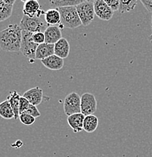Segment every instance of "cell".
<instances>
[{
  "label": "cell",
  "mask_w": 152,
  "mask_h": 157,
  "mask_svg": "<svg viewBox=\"0 0 152 157\" xmlns=\"http://www.w3.org/2000/svg\"><path fill=\"white\" fill-rule=\"evenodd\" d=\"M42 64L46 68L51 70H59L64 67V59H62L57 55H53L49 58L41 60Z\"/></svg>",
  "instance_id": "9a60e30c"
},
{
  "label": "cell",
  "mask_w": 152,
  "mask_h": 157,
  "mask_svg": "<svg viewBox=\"0 0 152 157\" xmlns=\"http://www.w3.org/2000/svg\"><path fill=\"white\" fill-rule=\"evenodd\" d=\"M44 19L49 26H58L61 24V14L58 9H50L45 11Z\"/></svg>",
  "instance_id": "e0dca14e"
},
{
  "label": "cell",
  "mask_w": 152,
  "mask_h": 157,
  "mask_svg": "<svg viewBox=\"0 0 152 157\" xmlns=\"http://www.w3.org/2000/svg\"><path fill=\"white\" fill-rule=\"evenodd\" d=\"M14 3L15 0H0V22L11 17Z\"/></svg>",
  "instance_id": "5bb4252c"
},
{
  "label": "cell",
  "mask_w": 152,
  "mask_h": 157,
  "mask_svg": "<svg viewBox=\"0 0 152 157\" xmlns=\"http://www.w3.org/2000/svg\"><path fill=\"white\" fill-rule=\"evenodd\" d=\"M151 29H152V15H151ZM148 39H149V41H150V42H151V43H152V33L151 34V35H150V36L148 37Z\"/></svg>",
  "instance_id": "f1b7e54d"
},
{
  "label": "cell",
  "mask_w": 152,
  "mask_h": 157,
  "mask_svg": "<svg viewBox=\"0 0 152 157\" xmlns=\"http://www.w3.org/2000/svg\"><path fill=\"white\" fill-rule=\"evenodd\" d=\"M85 116L80 113L73 114L68 117V123L74 133H79L83 130V122H84Z\"/></svg>",
  "instance_id": "7c38bea8"
},
{
  "label": "cell",
  "mask_w": 152,
  "mask_h": 157,
  "mask_svg": "<svg viewBox=\"0 0 152 157\" xmlns=\"http://www.w3.org/2000/svg\"><path fill=\"white\" fill-rule=\"evenodd\" d=\"M32 36L33 33H31L22 30V39H21L20 52L24 57L33 60L36 59V52L38 45L33 42Z\"/></svg>",
  "instance_id": "277c9868"
},
{
  "label": "cell",
  "mask_w": 152,
  "mask_h": 157,
  "mask_svg": "<svg viewBox=\"0 0 152 157\" xmlns=\"http://www.w3.org/2000/svg\"><path fill=\"white\" fill-rule=\"evenodd\" d=\"M24 113H25L29 114V115L32 116V117H33L34 118L40 117L41 116L40 112L39 111V109H37V107H36V106L31 105V104H30L29 107L27 108V109Z\"/></svg>",
  "instance_id": "d4e9b609"
},
{
  "label": "cell",
  "mask_w": 152,
  "mask_h": 157,
  "mask_svg": "<svg viewBox=\"0 0 152 157\" xmlns=\"http://www.w3.org/2000/svg\"><path fill=\"white\" fill-rule=\"evenodd\" d=\"M78 15L80 19L82 25L88 26L93 21L95 17V9L93 2L83 1L76 6Z\"/></svg>",
  "instance_id": "5b68a950"
},
{
  "label": "cell",
  "mask_w": 152,
  "mask_h": 157,
  "mask_svg": "<svg viewBox=\"0 0 152 157\" xmlns=\"http://www.w3.org/2000/svg\"><path fill=\"white\" fill-rule=\"evenodd\" d=\"M137 3L138 2L136 0H128V1L120 0V7H119L118 11L122 14L131 11L135 9Z\"/></svg>",
  "instance_id": "7402d4cb"
},
{
  "label": "cell",
  "mask_w": 152,
  "mask_h": 157,
  "mask_svg": "<svg viewBox=\"0 0 152 157\" xmlns=\"http://www.w3.org/2000/svg\"><path fill=\"white\" fill-rule=\"evenodd\" d=\"M58 9L61 14V24L63 27L75 29L82 25L76 6L59 8Z\"/></svg>",
  "instance_id": "7a4b0ae2"
},
{
  "label": "cell",
  "mask_w": 152,
  "mask_h": 157,
  "mask_svg": "<svg viewBox=\"0 0 152 157\" xmlns=\"http://www.w3.org/2000/svg\"><path fill=\"white\" fill-rule=\"evenodd\" d=\"M141 2L145 9L152 13V0H141Z\"/></svg>",
  "instance_id": "83f0119b"
},
{
  "label": "cell",
  "mask_w": 152,
  "mask_h": 157,
  "mask_svg": "<svg viewBox=\"0 0 152 157\" xmlns=\"http://www.w3.org/2000/svg\"><path fill=\"white\" fill-rule=\"evenodd\" d=\"M23 97L25 98L31 105H40L43 98V91L40 87H34L27 90L24 93Z\"/></svg>",
  "instance_id": "30bf717a"
},
{
  "label": "cell",
  "mask_w": 152,
  "mask_h": 157,
  "mask_svg": "<svg viewBox=\"0 0 152 157\" xmlns=\"http://www.w3.org/2000/svg\"><path fill=\"white\" fill-rule=\"evenodd\" d=\"M20 27L22 30L27 31L31 33H44L49 27L45 20H42L41 17H30L24 15L20 22Z\"/></svg>",
  "instance_id": "3957f363"
},
{
  "label": "cell",
  "mask_w": 152,
  "mask_h": 157,
  "mask_svg": "<svg viewBox=\"0 0 152 157\" xmlns=\"http://www.w3.org/2000/svg\"><path fill=\"white\" fill-rule=\"evenodd\" d=\"M53 55H55V45L45 42L39 45L37 47L36 52V59L42 60Z\"/></svg>",
  "instance_id": "4fadbf2b"
},
{
  "label": "cell",
  "mask_w": 152,
  "mask_h": 157,
  "mask_svg": "<svg viewBox=\"0 0 152 157\" xmlns=\"http://www.w3.org/2000/svg\"><path fill=\"white\" fill-rule=\"evenodd\" d=\"M22 29L18 24H11L0 32V48L5 52L21 51Z\"/></svg>",
  "instance_id": "6da1fadb"
},
{
  "label": "cell",
  "mask_w": 152,
  "mask_h": 157,
  "mask_svg": "<svg viewBox=\"0 0 152 157\" xmlns=\"http://www.w3.org/2000/svg\"><path fill=\"white\" fill-rule=\"evenodd\" d=\"M24 2V5L23 8L24 15L30 17H41L42 14H45V12L40 9V5L37 0H28Z\"/></svg>",
  "instance_id": "9c48e42d"
},
{
  "label": "cell",
  "mask_w": 152,
  "mask_h": 157,
  "mask_svg": "<svg viewBox=\"0 0 152 157\" xmlns=\"http://www.w3.org/2000/svg\"><path fill=\"white\" fill-rule=\"evenodd\" d=\"M30 104L29 103V101L25 98L21 96L20 100V107H19V114H21L25 112L27 109V108L29 107Z\"/></svg>",
  "instance_id": "484cf974"
},
{
  "label": "cell",
  "mask_w": 152,
  "mask_h": 157,
  "mask_svg": "<svg viewBox=\"0 0 152 157\" xmlns=\"http://www.w3.org/2000/svg\"><path fill=\"white\" fill-rule=\"evenodd\" d=\"M64 110L68 117L81 113V97L76 92H71L64 101Z\"/></svg>",
  "instance_id": "8992f818"
},
{
  "label": "cell",
  "mask_w": 152,
  "mask_h": 157,
  "mask_svg": "<svg viewBox=\"0 0 152 157\" xmlns=\"http://www.w3.org/2000/svg\"><path fill=\"white\" fill-rule=\"evenodd\" d=\"M70 53V44L65 38L60 39L55 44V55L62 59L68 58Z\"/></svg>",
  "instance_id": "2e32d148"
},
{
  "label": "cell",
  "mask_w": 152,
  "mask_h": 157,
  "mask_svg": "<svg viewBox=\"0 0 152 157\" xmlns=\"http://www.w3.org/2000/svg\"><path fill=\"white\" fill-rule=\"evenodd\" d=\"M0 117L5 119H14V113L8 100L0 103Z\"/></svg>",
  "instance_id": "ffe728a7"
},
{
  "label": "cell",
  "mask_w": 152,
  "mask_h": 157,
  "mask_svg": "<svg viewBox=\"0 0 152 157\" xmlns=\"http://www.w3.org/2000/svg\"><path fill=\"white\" fill-rule=\"evenodd\" d=\"M106 4L110 7L113 11H116L119 10L120 7V0H104Z\"/></svg>",
  "instance_id": "4316f807"
},
{
  "label": "cell",
  "mask_w": 152,
  "mask_h": 157,
  "mask_svg": "<svg viewBox=\"0 0 152 157\" xmlns=\"http://www.w3.org/2000/svg\"><path fill=\"white\" fill-rule=\"evenodd\" d=\"M19 119H20L21 123H23L25 125H31L35 122L36 118H34L32 116L29 114L23 113L19 115Z\"/></svg>",
  "instance_id": "603a6c76"
},
{
  "label": "cell",
  "mask_w": 152,
  "mask_h": 157,
  "mask_svg": "<svg viewBox=\"0 0 152 157\" xmlns=\"http://www.w3.org/2000/svg\"><path fill=\"white\" fill-rule=\"evenodd\" d=\"M95 14L102 21H110L114 15V11L106 4L104 0L93 1Z\"/></svg>",
  "instance_id": "ba28073f"
},
{
  "label": "cell",
  "mask_w": 152,
  "mask_h": 157,
  "mask_svg": "<svg viewBox=\"0 0 152 157\" xmlns=\"http://www.w3.org/2000/svg\"><path fill=\"white\" fill-rule=\"evenodd\" d=\"M44 34L45 43L55 45L62 39L61 28L58 26H49L44 32Z\"/></svg>",
  "instance_id": "8fae6325"
},
{
  "label": "cell",
  "mask_w": 152,
  "mask_h": 157,
  "mask_svg": "<svg viewBox=\"0 0 152 157\" xmlns=\"http://www.w3.org/2000/svg\"><path fill=\"white\" fill-rule=\"evenodd\" d=\"M21 96L16 91H13L8 96L7 100L10 103L11 107L12 108L14 113V119H18L19 118V107H20V100Z\"/></svg>",
  "instance_id": "ac0fdd59"
},
{
  "label": "cell",
  "mask_w": 152,
  "mask_h": 157,
  "mask_svg": "<svg viewBox=\"0 0 152 157\" xmlns=\"http://www.w3.org/2000/svg\"><path fill=\"white\" fill-rule=\"evenodd\" d=\"M32 40L34 43L37 44L38 45L42 43H45V34H44V33L42 32L33 33Z\"/></svg>",
  "instance_id": "cb8c5ba5"
},
{
  "label": "cell",
  "mask_w": 152,
  "mask_h": 157,
  "mask_svg": "<svg viewBox=\"0 0 152 157\" xmlns=\"http://www.w3.org/2000/svg\"><path fill=\"white\" fill-rule=\"evenodd\" d=\"M83 0H52L50 1L51 4L55 6L57 9L70 6H77Z\"/></svg>",
  "instance_id": "44dd1931"
},
{
  "label": "cell",
  "mask_w": 152,
  "mask_h": 157,
  "mask_svg": "<svg viewBox=\"0 0 152 157\" xmlns=\"http://www.w3.org/2000/svg\"><path fill=\"white\" fill-rule=\"evenodd\" d=\"M97 109V101L94 94L84 93L81 96V113L85 117L93 115Z\"/></svg>",
  "instance_id": "52a82bcc"
},
{
  "label": "cell",
  "mask_w": 152,
  "mask_h": 157,
  "mask_svg": "<svg viewBox=\"0 0 152 157\" xmlns=\"http://www.w3.org/2000/svg\"><path fill=\"white\" fill-rule=\"evenodd\" d=\"M99 120L95 115H89L85 117L83 122V130L87 133H92L97 129Z\"/></svg>",
  "instance_id": "d6986e66"
}]
</instances>
